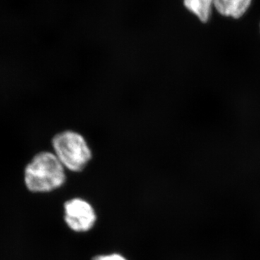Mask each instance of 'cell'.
<instances>
[{
  "mask_svg": "<svg viewBox=\"0 0 260 260\" xmlns=\"http://www.w3.org/2000/svg\"><path fill=\"white\" fill-rule=\"evenodd\" d=\"M66 169L52 151L36 154L23 171L24 185L32 194L59 189L66 181Z\"/></svg>",
  "mask_w": 260,
  "mask_h": 260,
  "instance_id": "cell-1",
  "label": "cell"
},
{
  "mask_svg": "<svg viewBox=\"0 0 260 260\" xmlns=\"http://www.w3.org/2000/svg\"><path fill=\"white\" fill-rule=\"evenodd\" d=\"M51 147L65 169L70 172H82L93 158L90 143L77 130L68 129L56 133L51 140Z\"/></svg>",
  "mask_w": 260,
  "mask_h": 260,
  "instance_id": "cell-2",
  "label": "cell"
},
{
  "mask_svg": "<svg viewBox=\"0 0 260 260\" xmlns=\"http://www.w3.org/2000/svg\"><path fill=\"white\" fill-rule=\"evenodd\" d=\"M64 221L71 230L85 232L93 227L96 215L93 207L80 198L68 200L64 203Z\"/></svg>",
  "mask_w": 260,
  "mask_h": 260,
  "instance_id": "cell-3",
  "label": "cell"
},
{
  "mask_svg": "<svg viewBox=\"0 0 260 260\" xmlns=\"http://www.w3.org/2000/svg\"><path fill=\"white\" fill-rule=\"evenodd\" d=\"M251 0H214L213 5L220 15L238 19L249 9Z\"/></svg>",
  "mask_w": 260,
  "mask_h": 260,
  "instance_id": "cell-4",
  "label": "cell"
},
{
  "mask_svg": "<svg viewBox=\"0 0 260 260\" xmlns=\"http://www.w3.org/2000/svg\"><path fill=\"white\" fill-rule=\"evenodd\" d=\"M214 0H184L186 9L199 18L200 21L206 23L211 15Z\"/></svg>",
  "mask_w": 260,
  "mask_h": 260,
  "instance_id": "cell-5",
  "label": "cell"
},
{
  "mask_svg": "<svg viewBox=\"0 0 260 260\" xmlns=\"http://www.w3.org/2000/svg\"><path fill=\"white\" fill-rule=\"evenodd\" d=\"M93 260H126L124 256L118 254H109V255L97 256Z\"/></svg>",
  "mask_w": 260,
  "mask_h": 260,
  "instance_id": "cell-6",
  "label": "cell"
}]
</instances>
